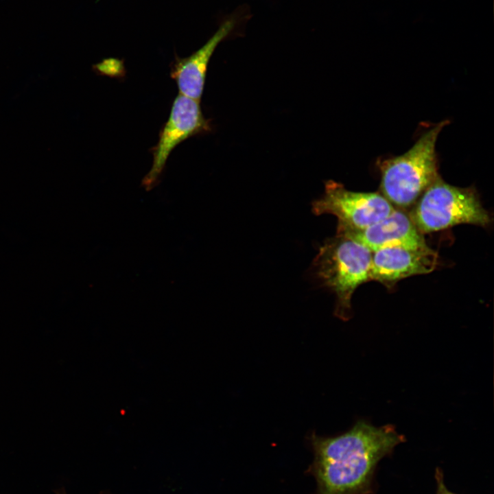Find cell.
<instances>
[{
	"mask_svg": "<svg viewBox=\"0 0 494 494\" xmlns=\"http://www.w3.org/2000/svg\"><path fill=\"white\" fill-rule=\"evenodd\" d=\"M337 234L355 241L372 252L396 246L417 248L427 246L410 217L395 209L370 226L358 230L337 231Z\"/></svg>",
	"mask_w": 494,
	"mask_h": 494,
	"instance_id": "cell-8",
	"label": "cell"
},
{
	"mask_svg": "<svg viewBox=\"0 0 494 494\" xmlns=\"http://www.w3.org/2000/svg\"><path fill=\"white\" fill-rule=\"evenodd\" d=\"M373 252L363 245L336 234L320 246L313 270L320 282L336 296L335 315L351 317V298L356 288L370 280Z\"/></svg>",
	"mask_w": 494,
	"mask_h": 494,
	"instance_id": "cell-3",
	"label": "cell"
},
{
	"mask_svg": "<svg viewBox=\"0 0 494 494\" xmlns=\"http://www.w3.org/2000/svg\"><path fill=\"white\" fill-rule=\"evenodd\" d=\"M448 124L442 121L424 132L405 153L379 163L381 190L390 203L411 205L439 176L436 144Z\"/></svg>",
	"mask_w": 494,
	"mask_h": 494,
	"instance_id": "cell-2",
	"label": "cell"
},
{
	"mask_svg": "<svg viewBox=\"0 0 494 494\" xmlns=\"http://www.w3.org/2000/svg\"><path fill=\"white\" fill-rule=\"evenodd\" d=\"M309 440L314 457L308 472L316 481V494H369L377 464L405 438L392 425L359 421L341 435L313 433Z\"/></svg>",
	"mask_w": 494,
	"mask_h": 494,
	"instance_id": "cell-1",
	"label": "cell"
},
{
	"mask_svg": "<svg viewBox=\"0 0 494 494\" xmlns=\"http://www.w3.org/2000/svg\"><path fill=\"white\" fill-rule=\"evenodd\" d=\"M395 209L378 193L355 192L329 180L325 193L312 202L316 215L331 214L338 220L337 231L363 229L381 220Z\"/></svg>",
	"mask_w": 494,
	"mask_h": 494,
	"instance_id": "cell-5",
	"label": "cell"
},
{
	"mask_svg": "<svg viewBox=\"0 0 494 494\" xmlns=\"http://www.w3.org/2000/svg\"><path fill=\"white\" fill-rule=\"evenodd\" d=\"M210 128L200 101L179 93L172 103L167 121L160 131L158 141L151 150L152 167L143 178L141 186L148 191L154 189L172 150L188 138L209 131Z\"/></svg>",
	"mask_w": 494,
	"mask_h": 494,
	"instance_id": "cell-6",
	"label": "cell"
},
{
	"mask_svg": "<svg viewBox=\"0 0 494 494\" xmlns=\"http://www.w3.org/2000/svg\"><path fill=\"white\" fill-rule=\"evenodd\" d=\"M410 218L421 233L460 224L486 226L491 222L473 187H455L440 176L421 196Z\"/></svg>",
	"mask_w": 494,
	"mask_h": 494,
	"instance_id": "cell-4",
	"label": "cell"
},
{
	"mask_svg": "<svg viewBox=\"0 0 494 494\" xmlns=\"http://www.w3.org/2000/svg\"><path fill=\"white\" fill-rule=\"evenodd\" d=\"M438 263L437 252L428 246L382 248L373 252L370 280L389 285L408 277L430 273Z\"/></svg>",
	"mask_w": 494,
	"mask_h": 494,
	"instance_id": "cell-7",
	"label": "cell"
},
{
	"mask_svg": "<svg viewBox=\"0 0 494 494\" xmlns=\"http://www.w3.org/2000/svg\"><path fill=\"white\" fill-rule=\"evenodd\" d=\"M437 481L436 494H456L449 491L445 486L443 482V475L440 469L437 468L435 475Z\"/></svg>",
	"mask_w": 494,
	"mask_h": 494,
	"instance_id": "cell-10",
	"label": "cell"
},
{
	"mask_svg": "<svg viewBox=\"0 0 494 494\" xmlns=\"http://www.w3.org/2000/svg\"><path fill=\"white\" fill-rule=\"evenodd\" d=\"M235 25L233 19L224 21L202 47L186 58H176L170 75L176 82L180 94L200 101L209 60L217 45L231 34Z\"/></svg>",
	"mask_w": 494,
	"mask_h": 494,
	"instance_id": "cell-9",
	"label": "cell"
}]
</instances>
